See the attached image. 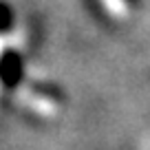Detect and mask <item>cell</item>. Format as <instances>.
Here are the masks:
<instances>
[{
  "instance_id": "1",
  "label": "cell",
  "mask_w": 150,
  "mask_h": 150,
  "mask_svg": "<svg viewBox=\"0 0 150 150\" xmlns=\"http://www.w3.org/2000/svg\"><path fill=\"white\" fill-rule=\"evenodd\" d=\"M24 64L18 51H2L0 53V84L13 88L22 82Z\"/></svg>"
},
{
  "instance_id": "2",
  "label": "cell",
  "mask_w": 150,
  "mask_h": 150,
  "mask_svg": "<svg viewBox=\"0 0 150 150\" xmlns=\"http://www.w3.org/2000/svg\"><path fill=\"white\" fill-rule=\"evenodd\" d=\"M13 27V9L9 7V2L0 0V33L9 31Z\"/></svg>"
}]
</instances>
